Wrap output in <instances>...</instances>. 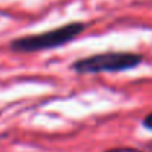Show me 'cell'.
<instances>
[{
  "instance_id": "cell-4",
  "label": "cell",
  "mask_w": 152,
  "mask_h": 152,
  "mask_svg": "<svg viewBox=\"0 0 152 152\" xmlns=\"http://www.w3.org/2000/svg\"><path fill=\"white\" fill-rule=\"evenodd\" d=\"M108 152H140L137 149H133V148H117V149H112V151Z\"/></svg>"
},
{
  "instance_id": "cell-3",
  "label": "cell",
  "mask_w": 152,
  "mask_h": 152,
  "mask_svg": "<svg viewBox=\"0 0 152 152\" xmlns=\"http://www.w3.org/2000/svg\"><path fill=\"white\" fill-rule=\"evenodd\" d=\"M143 124H145V127L146 129H149V130H152V112L143 120Z\"/></svg>"
},
{
  "instance_id": "cell-1",
  "label": "cell",
  "mask_w": 152,
  "mask_h": 152,
  "mask_svg": "<svg viewBox=\"0 0 152 152\" xmlns=\"http://www.w3.org/2000/svg\"><path fill=\"white\" fill-rule=\"evenodd\" d=\"M84 28H86V25L81 22H71V24H66L64 27L55 28V30L42 33V34L21 37V39L12 42L10 48L15 52H39L59 48V46L66 45L68 42L74 40Z\"/></svg>"
},
{
  "instance_id": "cell-2",
  "label": "cell",
  "mask_w": 152,
  "mask_h": 152,
  "mask_svg": "<svg viewBox=\"0 0 152 152\" xmlns=\"http://www.w3.org/2000/svg\"><path fill=\"white\" fill-rule=\"evenodd\" d=\"M142 62V56L136 53H120L108 52L93 55L77 61L72 68L80 74H96V72H120L132 69Z\"/></svg>"
}]
</instances>
